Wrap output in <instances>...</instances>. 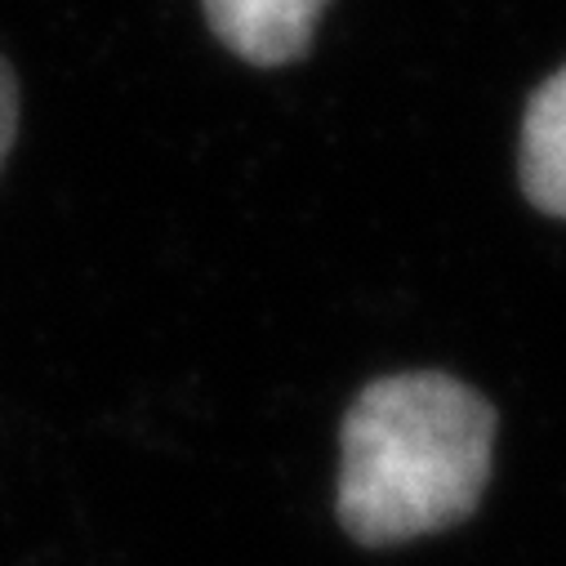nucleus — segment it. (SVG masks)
<instances>
[{
	"mask_svg": "<svg viewBox=\"0 0 566 566\" xmlns=\"http://www.w3.org/2000/svg\"><path fill=\"white\" fill-rule=\"evenodd\" d=\"M339 522L366 548L464 522L491 482L495 410L442 370L384 375L361 388L339 433Z\"/></svg>",
	"mask_w": 566,
	"mask_h": 566,
	"instance_id": "f257e3e1",
	"label": "nucleus"
},
{
	"mask_svg": "<svg viewBox=\"0 0 566 566\" xmlns=\"http://www.w3.org/2000/svg\"><path fill=\"white\" fill-rule=\"evenodd\" d=\"M214 36L254 67H281L308 50L326 0H201Z\"/></svg>",
	"mask_w": 566,
	"mask_h": 566,
	"instance_id": "f03ea898",
	"label": "nucleus"
},
{
	"mask_svg": "<svg viewBox=\"0 0 566 566\" xmlns=\"http://www.w3.org/2000/svg\"><path fill=\"white\" fill-rule=\"evenodd\" d=\"M517 166L531 206L566 219V67H557L526 103Z\"/></svg>",
	"mask_w": 566,
	"mask_h": 566,
	"instance_id": "7ed1b4c3",
	"label": "nucleus"
},
{
	"mask_svg": "<svg viewBox=\"0 0 566 566\" xmlns=\"http://www.w3.org/2000/svg\"><path fill=\"white\" fill-rule=\"evenodd\" d=\"M14 129H19V85L14 72L0 59V166H6L10 148H14Z\"/></svg>",
	"mask_w": 566,
	"mask_h": 566,
	"instance_id": "20e7f679",
	"label": "nucleus"
}]
</instances>
